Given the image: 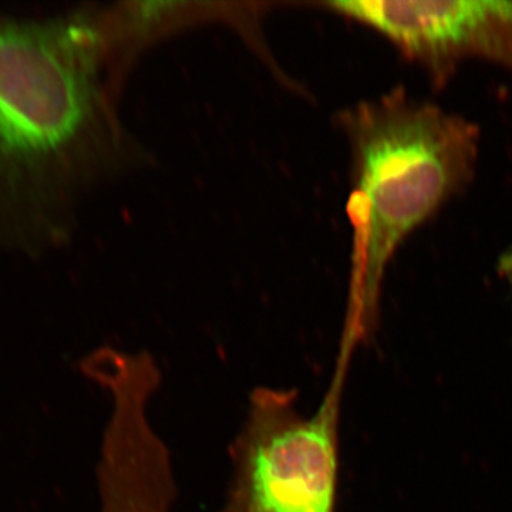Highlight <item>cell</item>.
Masks as SVG:
<instances>
[{"mask_svg":"<svg viewBox=\"0 0 512 512\" xmlns=\"http://www.w3.org/2000/svg\"><path fill=\"white\" fill-rule=\"evenodd\" d=\"M107 32L94 12H0V252L59 247L77 200L106 163Z\"/></svg>","mask_w":512,"mask_h":512,"instance_id":"obj_1","label":"cell"},{"mask_svg":"<svg viewBox=\"0 0 512 512\" xmlns=\"http://www.w3.org/2000/svg\"><path fill=\"white\" fill-rule=\"evenodd\" d=\"M355 228L345 330L359 342L375 328L384 275L397 249L466 190L480 157V126L402 89L348 114Z\"/></svg>","mask_w":512,"mask_h":512,"instance_id":"obj_2","label":"cell"},{"mask_svg":"<svg viewBox=\"0 0 512 512\" xmlns=\"http://www.w3.org/2000/svg\"><path fill=\"white\" fill-rule=\"evenodd\" d=\"M355 343L342 338L335 373L311 416L298 390L256 387L229 447L232 480L220 512H336L339 420Z\"/></svg>","mask_w":512,"mask_h":512,"instance_id":"obj_3","label":"cell"},{"mask_svg":"<svg viewBox=\"0 0 512 512\" xmlns=\"http://www.w3.org/2000/svg\"><path fill=\"white\" fill-rule=\"evenodd\" d=\"M329 8L375 30L436 86L470 60L512 72V0H353Z\"/></svg>","mask_w":512,"mask_h":512,"instance_id":"obj_4","label":"cell"},{"mask_svg":"<svg viewBox=\"0 0 512 512\" xmlns=\"http://www.w3.org/2000/svg\"><path fill=\"white\" fill-rule=\"evenodd\" d=\"M111 403L97 464L100 512H171L177 484L170 451L148 416L150 397L123 390Z\"/></svg>","mask_w":512,"mask_h":512,"instance_id":"obj_5","label":"cell"},{"mask_svg":"<svg viewBox=\"0 0 512 512\" xmlns=\"http://www.w3.org/2000/svg\"><path fill=\"white\" fill-rule=\"evenodd\" d=\"M497 274L512 291V244L501 252L497 261Z\"/></svg>","mask_w":512,"mask_h":512,"instance_id":"obj_6","label":"cell"}]
</instances>
